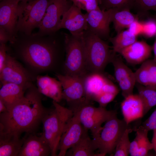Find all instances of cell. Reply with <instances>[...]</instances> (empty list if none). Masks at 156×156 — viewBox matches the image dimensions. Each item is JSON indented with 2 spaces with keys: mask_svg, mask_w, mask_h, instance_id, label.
<instances>
[{
  "mask_svg": "<svg viewBox=\"0 0 156 156\" xmlns=\"http://www.w3.org/2000/svg\"><path fill=\"white\" fill-rule=\"evenodd\" d=\"M63 88L62 99L69 106L74 113L78 112L86 101L84 77L61 74L55 75Z\"/></svg>",
  "mask_w": 156,
  "mask_h": 156,
  "instance_id": "8",
  "label": "cell"
},
{
  "mask_svg": "<svg viewBox=\"0 0 156 156\" xmlns=\"http://www.w3.org/2000/svg\"><path fill=\"white\" fill-rule=\"evenodd\" d=\"M153 135L151 141L153 149L155 151L156 155V129L153 130Z\"/></svg>",
  "mask_w": 156,
  "mask_h": 156,
  "instance_id": "40",
  "label": "cell"
},
{
  "mask_svg": "<svg viewBox=\"0 0 156 156\" xmlns=\"http://www.w3.org/2000/svg\"><path fill=\"white\" fill-rule=\"evenodd\" d=\"M113 9L112 22L117 34L128 28L133 22L138 19L137 16L131 13L130 9L120 10L116 8Z\"/></svg>",
  "mask_w": 156,
  "mask_h": 156,
  "instance_id": "27",
  "label": "cell"
},
{
  "mask_svg": "<svg viewBox=\"0 0 156 156\" xmlns=\"http://www.w3.org/2000/svg\"><path fill=\"white\" fill-rule=\"evenodd\" d=\"M65 29L71 34L77 35L83 34L88 29V23L85 14L73 4L63 15L58 30Z\"/></svg>",
  "mask_w": 156,
  "mask_h": 156,
  "instance_id": "15",
  "label": "cell"
},
{
  "mask_svg": "<svg viewBox=\"0 0 156 156\" xmlns=\"http://www.w3.org/2000/svg\"><path fill=\"white\" fill-rule=\"evenodd\" d=\"M49 0H34L19 3L16 31L31 36L34 29L38 27L47 8Z\"/></svg>",
  "mask_w": 156,
  "mask_h": 156,
  "instance_id": "7",
  "label": "cell"
},
{
  "mask_svg": "<svg viewBox=\"0 0 156 156\" xmlns=\"http://www.w3.org/2000/svg\"><path fill=\"white\" fill-rule=\"evenodd\" d=\"M129 127L124 119L118 118L117 113L105 122L99 135L93 139L97 149L102 156L111 155L126 129Z\"/></svg>",
  "mask_w": 156,
  "mask_h": 156,
  "instance_id": "6",
  "label": "cell"
},
{
  "mask_svg": "<svg viewBox=\"0 0 156 156\" xmlns=\"http://www.w3.org/2000/svg\"><path fill=\"white\" fill-rule=\"evenodd\" d=\"M134 6L142 14H145L150 10L156 12V0H134Z\"/></svg>",
  "mask_w": 156,
  "mask_h": 156,
  "instance_id": "33",
  "label": "cell"
},
{
  "mask_svg": "<svg viewBox=\"0 0 156 156\" xmlns=\"http://www.w3.org/2000/svg\"><path fill=\"white\" fill-rule=\"evenodd\" d=\"M108 78L104 73H90L84 78L86 101L91 103L103 93L104 86Z\"/></svg>",
  "mask_w": 156,
  "mask_h": 156,
  "instance_id": "21",
  "label": "cell"
},
{
  "mask_svg": "<svg viewBox=\"0 0 156 156\" xmlns=\"http://www.w3.org/2000/svg\"><path fill=\"white\" fill-rule=\"evenodd\" d=\"M24 138L0 131V156H18Z\"/></svg>",
  "mask_w": 156,
  "mask_h": 156,
  "instance_id": "24",
  "label": "cell"
},
{
  "mask_svg": "<svg viewBox=\"0 0 156 156\" xmlns=\"http://www.w3.org/2000/svg\"><path fill=\"white\" fill-rule=\"evenodd\" d=\"M33 83L24 96L0 114V131L21 136L37 127L49 109L42 103V95Z\"/></svg>",
  "mask_w": 156,
  "mask_h": 156,
  "instance_id": "2",
  "label": "cell"
},
{
  "mask_svg": "<svg viewBox=\"0 0 156 156\" xmlns=\"http://www.w3.org/2000/svg\"><path fill=\"white\" fill-rule=\"evenodd\" d=\"M142 125L148 131L156 129V108Z\"/></svg>",
  "mask_w": 156,
  "mask_h": 156,
  "instance_id": "37",
  "label": "cell"
},
{
  "mask_svg": "<svg viewBox=\"0 0 156 156\" xmlns=\"http://www.w3.org/2000/svg\"><path fill=\"white\" fill-rule=\"evenodd\" d=\"M50 154V148L43 137L30 135L24 138L18 156H47Z\"/></svg>",
  "mask_w": 156,
  "mask_h": 156,
  "instance_id": "18",
  "label": "cell"
},
{
  "mask_svg": "<svg viewBox=\"0 0 156 156\" xmlns=\"http://www.w3.org/2000/svg\"><path fill=\"white\" fill-rule=\"evenodd\" d=\"M143 30L142 34L148 38H151L156 35V20L150 18L142 22Z\"/></svg>",
  "mask_w": 156,
  "mask_h": 156,
  "instance_id": "34",
  "label": "cell"
},
{
  "mask_svg": "<svg viewBox=\"0 0 156 156\" xmlns=\"http://www.w3.org/2000/svg\"><path fill=\"white\" fill-rule=\"evenodd\" d=\"M121 106L123 119L128 125L144 116L143 105L138 94H133L125 98Z\"/></svg>",
  "mask_w": 156,
  "mask_h": 156,
  "instance_id": "20",
  "label": "cell"
},
{
  "mask_svg": "<svg viewBox=\"0 0 156 156\" xmlns=\"http://www.w3.org/2000/svg\"><path fill=\"white\" fill-rule=\"evenodd\" d=\"M72 5L69 0H49L44 15L38 27V31L34 35L42 36L58 31L61 17Z\"/></svg>",
  "mask_w": 156,
  "mask_h": 156,
  "instance_id": "10",
  "label": "cell"
},
{
  "mask_svg": "<svg viewBox=\"0 0 156 156\" xmlns=\"http://www.w3.org/2000/svg\"><path fill=\"white\" fill-rule=\"evenodd\" d=\"M32 36L31 38L19 43L17 49L18 57L27 70L34 76L46 72L62 74L65 42L62 43L53 38H38Z\"/></svg>",
  "mask_w": 156,
  "mask_h": 156,
  "instance_id": "1",
  "label": "cell"
},
{
  "mask_svg": "<svg viewBox=\"0 0 156 156\" xmlns=\"http://www.w3.org/2000/svg\"><path fill=\"white\" fill-rule=\"evenodd\" d=\"M53 109H49L42 119L43 130L41 135L50 148L51 155L56 156L61 137L74 113L58 103L53 101Z\"/></svg>",
  "mask_w": 156,
  "mask_h": 156,
  "instance_id": "3",
  "label": "cell"
},
{
  "mask_svg": "<svg viewBox=\"0 0 156 156\" xmlns=\"http://www.w3.org/2000/svg\"><path fill=\"white\" fill-rule=\"evenodd\" d=\"M98 0V1H99V0Z\"/></svg>",
  "mask_w": 156,
  "mask_h": 156,
  "instance_id": "46",
  "label": "cell"
},
{
  "mask_svg": "<svg viewBox=\"0 0 156 156\" xmlns=\"http://www.w3.org/2000/svg\"><path fill=\"white\" fill-rule=\"evenodd\" d=\"M2 85L0 90V99L7 109L21 99L26 90L23 87L14 83H5Z\"/></svg>",
  "mask_w": 156,
  "mask_h": 156,
  "instance_id": "26",
  "label": "cell"
},
{
  "mask_svg": "<svg viewBox=\"0 0 156 156\" xmlns=\"http://www.w3.org/2000/svg\"><path fill=\"white\" fill-rule=\"evenodd\" d=\"M117 95L110 93L104 92L96 97L94 101L98 102L99 106L105 107L112 101Z\"/></svg>",
  "mask_w": 156,
  "mask_h": 156,
  "instance_id": "35",
  "label": "cell"
},
{
  "mask_svg": "<svg viewBox=\"0 0 156 156\" xmlns=\"http://www.w3.org/2000/svg\"><path fill=\"white\" fill-rule=\"evenodd\" d=\"M86 129L80 139L66 152L65 156H101L100 153H96V150L93 139H91Z\"/></svg>",
  "mask_w": 156,
  "mask_h": 156,
  "instance_id": "25",
  "label": "cell"
},
{
  "mask_svg": "<svg viewBox=\"0 0 156 156\" xmlns=\"http://www.w3.org/2000/svg\"><path fill=\"white\" fill-rule=\"evenodd\" d=\"M2 0H0V1H1Z\"/></svg>",
  "mask_w": 156,
  "mask_h": 156,
  "instance_id": "45",
  "label": "cell"
},
{
  "mask_svg": "<svg viewBox=\"0 0 156 156\" xmlns=\"http://www.w3.org/2000/svg\"><path fill=\"white\" fill-rule=\"evenodd\" d=\"M135 137L131 142L129 155L131 156H146L153 149L148 137V131L142 125L135 129Z\"/></svg>",
  "mask_w": 156,
  "mask_h": 156,
  "instance_id": "22",
  "label": "cell"
},
{
  "mask_svg": "<svg viewBox=\"0 0 156 156\" xmlns=\"http://www.w3.org/2000/svg\"><path fill=\"white\" fill-rule=\"evenodd\" d=\"M37 88L42 94L59 103L62 99L63 88L58 80L49 76L37 75L36 77Z\"/></svg>",
  "mask_w": 156,
  "mask_h": 156,
  "instance_id": "19",
  "label": "cell"
},
{
  "mask_svg": "<svg viewBox=\"0 0 156 156\" xmlns=\"http://www.w3.org/2000/svg\"><path fill=\"white\" fill-rule=\"evenodd\" d=\"M16 38L12 37L5 29L0 27V43L5 44L8 41L12 44Z\"/></svg>",
  "mask_w": 156,
  "mask_h": 156,
  "instance_id": "38",
  "label": "cell"
},
{
  "mask_svg": "<svg viewBox=\"0 0 156 156\" xmlns=\"http://www.w3.org/2000/svg\"><path fill=\"white\" fill-rule=\"evenodd\" d=\"M156 20V15L155 16L154 18Z\"/></svg>",
  "mask_w": 156,
  "mask_h": 156,
  "instance_id": "44",
  "label": "cell"
},
{
  "mask_svg": "<svg viewBox=\"0 0 156 156\" xmlns=\"http://www.w3.org/2000/svg\"><path fill=\"white\" fill-rule=\"evenodd\" d=\"M137 37L128 30H122L109 39L112 44L113 52L119 53L123 49L137 41Z\"/></svg>",
  "mask_w": 156,
  "mask_h": 156,
  "instance_id": "28",
  "label": "cell"
},
{
  "mask_svg": "<svg viewBox=\"0 0 156 156\" xmlns=\"http://www.w3.org/2000/svg\"><path fill=\"white\" fill-rule=\"evenodd\" d=\"M7 108L3 101L0 99V114L5 112Z\"/></svg>",
  "mask_w": 156,
  "mask_h": 156,
  "instance_id": "41",
  "label": "cell"
},
{
  "mask_svg": "<svg viewBox=\"0 0 156 156\" xmlns=\"http://www.w3.org/2000/svg\"><path fill=\"white\" fill-rule=\"evenodd\" d=\"M83 34H65V58L63 75L84 77L89 74L86 67Z\"/></svg>",
  "mask_w": 156,
  "mask_h": 156,
  "instance_id": "5",
  "label": "cell"
},
{
  "mask_svg": "<svg viewBox=\"0 0 156 156\" xmlns=\"http://www.w3.org/2000/svg\"><path fill=\"white\" fill-rule=\"evenodd\" d=\"M86 51V65L88 74L104 73L114 54L108 43L88 29L83 34Z\"/></svg>",
  "mask_w": 156,
  "mask_h": 156,
  "instance_id": "4",
  "label": "cell"
},
{
  "mask_svg": "<svg viewBox=\"0 0 156 156\" xmlns=\"http://www.w3.org/2000/svg\"><path fill=\"white\" fill-rule=\"evenodd\" d=\"M73 4L81 9L89 12L100 9L98 0H69Z\"/></svg>",
  "mask_w": 156,
  "mask_h": 156,
  "instance_id": "32",
  "label": "cell"
},
{
  "mask_svg": "<svg viewBox=\"0 0 156 156\" xmlns=\"http://www.w3.org/2000/svg\"><path fill=\"white\" fill-rule=\"evenodd\" d=\"M132 130L130 127L126 129L116 146L114 156H127L129 154L131 142L129 139V134Z\"/></svg>",
  "mask_w": 156,
  "mask_h": 156,
  "instance_id": "31",
  "label": "cell"
},
{
  "mask_svg": "<svg viewBox=\"0 0 156 156\" xmlns=\"http://www.w3.org/2000/svg\"><path fill=\"white\" fill-rule=\"evenodd\" d=\"M113 11V8L105 10L100 8L86 12L87 29L102 39H109Z\"/></svg>",
  "mask_w": 156,
  "mask_h": 156,
  "instance_id": "12",
  "label": "cell"
},
{
  "mask_svg": "<svg viewBox=\"0 0 156 156\" xmlns=\"http://www.w3.org/2000/svg\"><path fill=\"white\" fill-rule=\"evenodd\" d=\"M85 129L79 118L77 112L68 124L60 138L58 151V156H64L67 151L79 140L82 137Z\"/></svg>",
  "mask_w": 156,
  "mask_h": 156,
  "instance_id": "14",
  "label": "cell"
},
{
  "mask_svg": "<svg viewBox=\"0 0 156 156\" xmlns=\"http://www.w3.org/2000/svg\"><path fill=\"white\" fill-rule=\"evenodd\" d=\"M152 50L154 53V57L153 60L156 62V35L155 36V41L152 47Z\"/></svg>",
  "mask_w": 156,
  "mask_h": 156,
  "instance_id": "42",
  "label": "cell"
},
{
  "mask_svg": "<svg viewBox=\"0 0 156 156\" xmlns=\"http://www.w3.org/2000/svg\"><path fill=\"white\" fill-rule=\"evenodd\" d=\"M8 48L5 44H0V72L3 68L7 59Z\"/></svg>",
  "mask_w": 156,
  "mask_h": 156,
  "instance_id": "39",
  "label": "cell"
},
{
  "mask_svg": "<svg viewBox=\"0 0 156 156\" xmlns=\"http://www.w3.org/2000/svg\"><path fill=\"white\" fill-rule=\"evenodd\" d=\"M137 83L156 89V62L147 60L134 72Z\"/></svg>",
  "mask_w": 156,
  "mask_h": 156,
  "instance_id": "23",
  "label": "cell"
},
{
  "mask_svg": "<svg viewBox=\"0 0 156 156\" xmlns=\"http://www.w3.org/2000/svg\"><path fill=\"white\" fill-rule=\"evenodd\" d=\"M114 53L111 62L114 69L115 79L122 91V96L125 98L133 94L136 82L134 72L123 62L122 58Z\"/></svg>",
  "mask_w": 156,
  "mask_h": 156,
  "instance_id": "13",
  "label": "cell"
},
{
  "mask_svg": "<svg viewBox=\"0 0 156 156\" xmlns=\"http://www.w3.org/2000/svg\"><path fill=\"white\" fill-rule=\"evenodd\" d=\"M134 0H99L101 10H105L112 8L118 10L130 9L133 6Z\"/></svg>",
  "mask_w": 156,
  "mask_h": 156,
  "instance_id": "30",
  "label": "cell"
},
{
  "mask_svg": "<svg viewBox=\"0 0 156 156\" xmlns=\"http://www.w3.org/2000/svg\"><path fill=\"white\" fill-rule=\"evenodd\" d=\"M128 30L133 35L137 36L142 34L143 30L142 22L136 20L133 22L128 28Z\"/></svg>",
  "mask_w": 156,
  "mask_h": 156,
  "instance_id": "36",
  "label": "cell"
},
{
  "mask_svg": "<svg viewBox=\"0 0 156 156\" xmlns=\"http://www.w3.org/2000/svg\"><path fill=\"white\" fill-rule=\"evenodd\" d=\"M152 47L144 41H138L123 49L120 53L127 62L142 64L150 56Z\"/></svg>",
  "mask_w": 156,
  "mask_h": 156,
  "instance_id": "17",
  "label": "cell"
},
{
  "mask_svg": "<svg viewBox=\"0 0 156 156\" xmlns=\"http://www.w3.org/2000/svg\"><path fill=\"white\" fill-rule=\"evenodd\" d=\"M36 77L34 76L18 62L15 57L8 54L4 66L0 72L1 84L12 83L27 89Z\"/></svg>",
  "mask_w": 156,
  "mask_h": 156,
  "instance_id": "11",
  "label": "cell"
},
{
  "mask_svg": "<svg viewBox=\"0 0 156 156\" xmlns=\"http://www.w3.org/2000/svg\"><path fill=\"white\" fill-rule=\"evenodd\" d=\"M34 0H20V2L27 3L32 1Z\"/></svg>",
  "mask_w": 156,
  "mask_h": 156,
  "instance_id": "43",
  "label": "cell"
},
{
  "mask_svg": "<svg viewBox=\"0 0 156 156\" xmlns=\"http://www.w3.org/2000/svg\"><path fill=\"white\" fill-rule=\"evenodd\" d=\"M136 83L138 94L143 105L144 116L152 107L156 105V89Z\"/></svg>",
  "mask_w": 156,
  "mask_h": 156,
  "instance_id": "29",
  "label": "cell"
},
{
  "mask_svg": "<svg viewBox=\"0 0 156 156\" xmlns=\"http://www.w3.org/2000/svg\"><path fill=\"white\" fill-rule=\"evenodd\" d=\"M77 112L83 127L90 130L94 139L99 135L103 123L116 113L115 111L108 110L105 107H95L91 103L85 104Z\"/></svg>",
  "mask_w": 156,
  "mask_h": 156,
  "instance_id": "9",
  "label": "cell"
},
{
  "mask_svg": "<svg viewBox=\"0 0 156 156\" xmlns=\"http://www.w3.org/2000/svg\"><path fill=\"white\" fill-rule=\"evenodd\" d=\"M20 2V0H2L0 3V27L14 38Z\"/></svg>",
  "mask_w": 156,
  "mask_h": 156,
  "instance_id": "16",
  "label": "cell"
}]
</instances>
